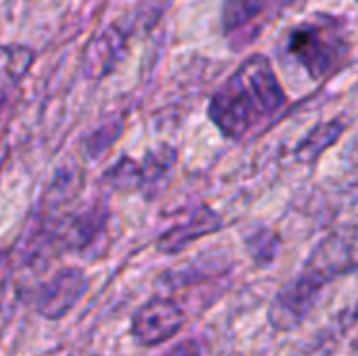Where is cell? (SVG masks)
I'll return each instance as SVG.
<instances>
[{"instance_id": "1", "label": "cell", "mask_w": 358, "mask_h": 356, "mask_svg": "<svg viewBox=\"0 0 358 356\" xmlns=\"http://www.w3.org/2000/svg\"><path fill=\"white\" fill-rule=\"evenodd\" d=\"M287 105V94L266 55H250L218 86L208 105V118L231 141L260 132Z\"/></svg>"}, {"instance_id": "2", "label": "cell", "mask_w": 358, "mask_h": 356, "mask_svg": "<svg viewBox=\"0 0 358 356\" xmlns=\"http://www.w3.org/2000/svg\"><path fill=\"white\" fill-rule=\"evenodd\" d=\"M287 50L313 80L321 82L329 78L350 59L352 44L346 19L315 15L289 31Z\"/></svg>"}, {"instance_id": "3", "label": "cell", "mask_w": 358, "mask_h": 356, "mask_svg": "<svg viewBox=\"0 0 358 356\" xmlns=\"http://www.w3.org/2000/svg\"><path fill=\"white\" fill-rule=\"evenodd\" d=\"M327 283L329 281L325 277L304 266L302 273L296 275L289 283H285L273 298L268 306V323L277 332L298 329L313 313Z\"/></svg>"}, {"instance_id": "4", "label": "cell", "mask_w": 358, "mask_h": 356, "mask_svg": "<svg viewBox=\"0 0 358 356\" xmlns=\"http://www.w3.org/2000/svg\"><path fill=\"white\" fill-rule=\"evenodd\" d=\"M187 323V313L174 298L155 296L145 302L130 319V336L143 348L170 342Z\"/></svg>"}, {"instance_id": "5", "label": "cell", "mask_w": 358, "mask_h": 356, "mask_svg": "<svg viewBox=\"0 0 358 356\" xmlns=\"http://www.w3.org/2000/svg\"><path fill=\"white\" fill-rule=\"evenodd\" d=\"M88 292V275L78 266L59 269L36 294V311L46 321L65 319Z\"/></svg>"}, {"instance_id": "6", "label": "cell", "mask_w": 358, "mask_h": 356, "mask_svg": "<svg viewBox=\"0 0 358 356\" xmlns=\"http://www.w3.org/2000/svg\"><path fill=\"white\" fill-rule=\"evenodd\" d=\"M128 40L130 34L120 23H113L103 31H99L84 46L82 73L88 80H103L105 76L113 73L128 52Z\"/></svg>"}, {"instance_id": "7", "label": "cell", "mask_w": 358, "mask_h": 356, "mask_svg": "<svg viewBox=\"0 0 358 356\" xmlns=\"http://www.w3.org/2000/svg\"><path fill=\"white\" fill-rule=\"evenodd\" d=\"M220 229H222V218L210 206L199 204L191 210V214L182 222H176L168 231H164L159 235L155 248H157V252L172 256V254L187 250L193 241H197L206 235H212Z\"/></svg>"}, {"instance_id": "8", "label": "cell", "mask_w": 358, "mask_h": 356, "mask_svg": "<svg viewBox=\"0 0 358 356\" xmlns=\"http://www.w3.org/2000/svg\"><path fill=\"white\" fill-rule=\"evenodd\" d=\"M306 269L319 273L329 283L338 277L350 275L357 269V254H355V235L334 233L325 237L310 254L304 264Z\"/></svg>"}, {"instance_id": "9", "label": "cell", "mask_w": 358, "mask_h": 356, "mask_svg": "<svg viewBox=\"0 0 358 356\" xmlns=\"http://www.w3.org/2000/svg\"><path fill=\"white\" fill-rule=\"evenodd\" d=\"M34 61V50L17 44H0V111L10 92L27 73Z\"/></svg>"}, {"instance_id": "10", "label": "cell", "mask_w": 358, "mask_h": 356, "mask_svg": "<svg viewBox=\"0 0 358 356\" xmlns=\"http://www.w3.org/2000/svg\"><path fill=\"white\" fill-rule=\"evenodd\" d=\"M346 126H348V122L344 118H334V120H329L325 124L315 126L306 134V138L296 147V157L300 162H313V159H317L327 147H331L342 136V132L346 130Z\"/></svg>"}, {"instance_id": "11", "label": "cell", "mask_w": 358, "mask_h": 356, "mask_svg": "<svg viewBox=\"0 0 358 356\" xmlns=\"http://www.w3.org/2000/svg\"><path fill=\"white\" fill-rule=\"evenodd\" d=\"M176 159H178V151L172 145H168V143H162V145L149 149L145 153L143 162H138L141 178H143V189L157 187L170 174V170L174 168Z\"/></svg>"}, {"instance_id": "12", "label": "cell", "mask_w": 358, "mask_h": 356, "mask_svg": "<svg viewBox=\"0 0 358 356\" xmlns=\"http://www.w3.org/2000/svg\"><path fill=\"white\" fill-rule=\"evenodd\" d=\"M266 4L268 0H224L220 15L222 31L227 36L241 31L264 13Z\"/></svg>"}, {"instance_id": "13", "label": "cell", "mask_w": 358, "mask_h": 356, "mask_svg": "<svg viewBox=\"0 0 358 356\" xmlns=\"http://www.w3.org/2000/svg\"><path fill=\"white\" fill-rule=\"evenodd\" d=\"M245 248H248V254L254 260V264H258L260 269H266L275 262V258L279 254L281 237L268 227H258L254 233H250L245 237Z\"/></svg>"}, {"instance_id": "14", "label": "cell", "mask_w": 358, "mask_h": 356, "mask_svg": "<svg viewBox=\"0 0 358 356\" xmlns=\"http://www.w3.org/2000/svg\"><path fill=\"white\" fill-rule=\"evenodd\" d=\"M124 130V122L120 118L115 120H107L103 122L99 128H94L86 138H84V153L90 159L101 157L107 149H111V145L120 138Z\"/></svg>"}, {"instance_id": "15", "label": "cell", "mask_w": 358, "mask_h": 356, "mask_svg": "<svg viewBox=\"0 0 358 356\" xmlns=\"http://www.w3.org/2000/svg\"><path fill=\"white\" fill-rule=\"evenodd\" d=\"M162 356H201V344L197 340H182Z\"/></svg>"}, {"instance_id": "16", "label": "cell", "mask_w": 358, "mask_h": 356, "mask_svg": "<svg viewBox=\"0 0 358 356\" xmlns=\"http://www.w3.org/2000/svg\"><path fill=\"white\" fill-rule=\"evenodd\" d=\"M10 273H13V266H10V254L6 250L0 248V292L8 285L10 281Z\"/></svg>"}, {"instance_id": "17", "label": "cell", "mask_w": 358, "mask_h": 356, "mask_svg": "<svg viewBox=\"0 0 358 356\" xmlns=\"http://www.w3.org/2000/svg\"><path fill=\"white\" fill-rule=\"evenodd\" d=\"M153 2H157V4H168L170 0H153Z\"/></svg>"}]
</instances>
